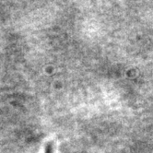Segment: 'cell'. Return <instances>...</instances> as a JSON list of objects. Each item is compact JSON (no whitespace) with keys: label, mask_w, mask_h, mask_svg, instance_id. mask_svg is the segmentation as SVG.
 <instances>
[{"label":"cell","mask_w":153,"mask_h":153,"mask_svg":"<svg viewBox=\"0 0 153 153\" xmlns=\"http://www.w3.org/2000/svg\"><path fill=\"white\" fill-rule=\"evenodd\" d=\"M47 153H51V147H48V149H47Z\"/></svg>","instance_id":"cell-1"}]
</instances>
